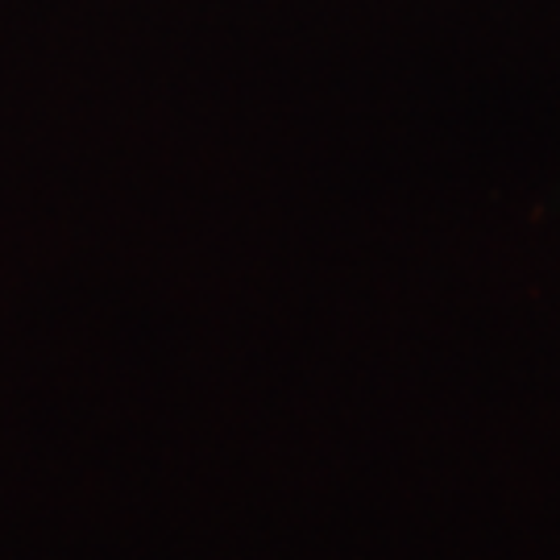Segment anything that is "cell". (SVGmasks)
<instances>
[]
</instances>
